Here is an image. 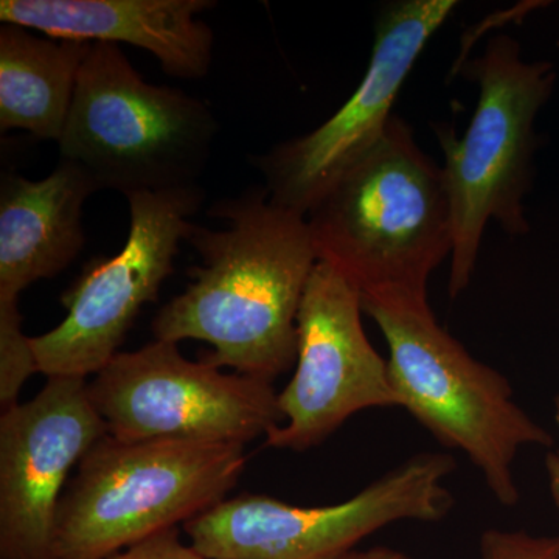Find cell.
<instances>
[{
    "label": "cell",
    "instance_id": "obj_7",
    "mask_svg": "<svg viewBox=\"0 0 559 559\" xmlns=\"http://www.w3.org/2000/svg\"><path fill=\"white\" fill-rule=\"evenodd\" d=\"M455 462L425 452L407 459L345 502L299 507L242 492L182 525L209 559H337L400 521L439 522L454 509L444 485Z\"/></svg>",
    "mask_w": 559,
    "mask_h": 559
},
{
    "label": "cell",
    "instance_id": "obj_17",
    "mask_svg": "<svg viewBox=\"0 0 559 559\" xmlns=\"http://www.w3.org/2000/svg\"><path fill=\"white\" fill-rule=\"evenodd\" d=\"M480 559H559V536L491 528L481 535Z\"/></svg>",
    "mask_w": 559,
    "mask_h": 559
},
{
    "label": "cell",
    "instance_id": "obj_2",
    "mask_svg": "<svg viewBox=\"0 0 559 559\" xmlns=\"http://www.w3.org/2000/svg\"><path fill=\"white\" fill-rule=\"evenodd\" d=\"M307 221L318 261L347 278L362 301L426 304L430 275L454 242L443 167L399 116Z\"/></svg>",
    "mask_w": 559,
    "mask_h": 559
},
{
    "label": "cell",
    "instance_id": "obj_21",
    "mask_svg": "<svg viewBox=\"0 0 559 559\" xmlns=\"http://www.w3.org/2000/svg\"><path fill=\"white\" fill-rule=\"evenodd\" d=\"M555 419H557L559 426V396L557 399V412H555Z\"/></svg>",
    "mask_w": 559,
    "mask_h": 559
},
{
    "label": "cell",
    "instance_id": "obj_6",
    "mask_svg": "<svg viewBox=\"0 0 559 559\" xmlns=\"http://www.w3.org/2000/svg\"><path fill=\"white\" fill-rule=\"evenodd\" d=\"M389 347L401 407L444 447L462 451L503 507L521 492L513 462L522 448L551 447V436L513 400L509 381L441 329L426 304L362 301Z\"/></svg>",
    "mask_w": 559,
    "mask_h": 559
},
{
    "label": "cell",
    "instance_id": "obj_15",
    "mask_svg": "<svg viewBox=\"0 0 559 559\" xmlns=\"http://www.w3.org/2000/svg\"><path fill=\"white\" fill-rule=\"evenodd\" d=\"M86 40L39 38L31 28L0 27V130L60 142Z\"/></svg>",
    "mask_w": 559,
    "mask_h": 559
},
{
    "label": "cell",
    "instance_id": "obj_3",
    "mask_svg": "<svg viewBox=\"0 0 559 559\" xmlns=\"http://www.w3.org/2000/svg\"><path fill=\"white\" fill-rule=\"evenodd\" d=\"M245 444L103 437L62 495L55 559H100L178 528L227 499Z\"/></svg>",
    "mask_w": 559,
    "mask_h": 559
},
{
    "label": "cell",
    "instance_id": "obj_19",
    "mask_svg": "<svg viewBox=\"0 0 559 559\" xmlns=\"http://www.w3.org/2000/svg\"><path fill=\"white\" fill-rule=\"evenodd\" d=\"M337 559H412L403 551L390 547H373L369 550H352Z\"/></svg>",
    "mask_w": 559,
    "mask_h": 559
},
{
    "label": "cell",
    "instance_id": "obj_16",
    "mask_svg": "<svg viewBox=\"0 0 559 559\" xmlns=\"http://www.w3.org/2000/svg\"><path fill=\"white\" fill-rule=\"evenodd\" d=\"M39 373L32 337L22 330L20 300L0 299V406L20 404V393L32 374Z\"/></svg>",
    "mask_w": 559,
    "mask_h": 559
},
{
    "label": "cell",
    "instance_id": "obj_10",
    "mask_svg": "<svg viewBox=\"0 0 559 559\" xmlns=\"http://www.w3.org/2000/svg\"><path fill=\"white\" fill-rule=\"evenodd\" d=\"M454 0H400L381 10L366 75L345 105L314 131L250 156L271 201L307 216L316 202L378 145L401 86Z\"/></svg>",
    "mask_w": 559,
    "mask_h": 559
},
{
    "label": "cell",
    "instance_id": "obj_20",
    "mask_svg": "<svg viewBox=\"0 0 559 559\" xmlns=\"http://www.w3.org/2000/svg\"><path fill=\"white\" fill-rule=\"evenodd\" d=\"M551 499L559 510V450L550 452L546 460Z\"/></svg>",
    "mask_w": 559,
    "mask_h": 559
},
{
    "label": "cell",
    "instance_id": "obj_5",
    "mask_svg": "<svg viewBox=\"0 0 559 559\" xmlns=\"http://www.w3.org/2000/svg\"><path fill=\"white\" fill-rule=\"evenodd\" d=\"M462 72L479 86L473 120L462 139L444 124L436 131L454 223L452 299L468 288L489 221L511 237L530 231L524 197L538 146L535 120L557 80L550 62L522 60L521 44L509 35L489 39L484 55Z\"/></svg>",
    "mask_w": 559,
    "mask_h": 559
},
{
    "label": "cell",
    "instance_id": "obj_11",
    "mask_svg": "<svg viewBox=\"0 0 559 559\" xmlns=\"http://www.w3.org/2000/svg\"><path fill=\"white\" fill-rule=\"evenodd\" d=\"M362 312L359 290L318 261L297 316L296 371L278 393L285 423L267 433L266 447L307 451L360 411L401 407L388 360L366 336Z\"/></svg>",
    "mask_w": 559,
    "mask_h": 559
},
{
    "label": "cell",
    "instance_id": "obj_13",
    "mask_svg": "<svg viewBox=\"0 0 559 559\" xmlns=\"http://www.w3.org/2000/svg\"><path fill=\"white\" fill-rule=\"evenodd\" d=\"M210 0H2V24L55 39L128 44L146 50L167 75L201 80L213 60V31L200 14Z\"/></svg>",
    "mask_w": 559,
    "mask_h": 559
},
{
    "label": "cell",
    "instance_id": "obj_4",
    "mask_svg": "<svg viewBox=\"0 0 559 559\" xmlns=\"http://www.w3.org/2000/svg\"><path fill=\"white\" fill-rule=\"evenodd\" d=\"M218 132L207 103L148 83L119 46L94 43L58 150L98 191L128 197L198 186Z\"/></svg>",
    "mask_w": 559,
    "mask_h": 559
},
{
    "label": "cell",
    "instance_id": "obj_12",
    "mask_svg": "<svg viewBox=\"0 0 559 559\" xmlns=\"http://www.w3.org/2000/svg\"><path fill=\"white\" fill-rule=\"evenodd\" d=\"M109 430L90 381L47 378L0 417V559H55V528L73 466Z\"/></svg>",
    "mask_w": 559,
    "mask_h": 559
},
{
    "label": "cell",
    "instance_id": "obj_9",
    "mask_svg": "<svg viewBox=\"0 0 559 559\" xmlns=\"http://www.w3.org/2000/svg\"><path fill=\"white\" fill-rule=\"evenodd\" d=\"M90 395L109 436L127 441L246 444L285 423L272 382L193 362L167 341L119 353Z\"/></svg>",
    "mask_w": 559,
    "mask_h": 559
},
{
    "label": "cell",
    "instance_id": "obj_14",
    "mask_svg": "<svg viewBox=\"0 0 559 559\" xmlns=\"http://www.w3.org/2000/svg\"><path fill=\"white\" fill-rule=\"evenodd\" d=\"M98 189L72 162L46 178L3 171L0 179V299L68 270L86 245L83 209Z\"/></svg>",
    "mask_w": 559,
    "mask_h": 559
},
{
    "label": "cell",
    "instance_id": "obj_1",
    "mask_svg": "<svg viewBox=\"0 0 559 559\" xmlns=\"http://www.w3.org/2000/svg\"><path fill=\"white\" fill-rule=\"evenodd\" d=\"M226 223H191L186 242L200 253L182 294L154 316V340L207 342L202 362L272 382L297 359V316L316 263L307 216L271 201L264 186L209 210Z\"/></svg>",
    "mask_w": 559,
    "mask_h": 559
},
{
    "label": "cell",
    "instance_id": "obj_8",
    "mask_svg": "<svg viewBox=\"0 0 559 559\" xmlns=\"http://www.w3.org/2000/svg\"><path fill=\"white\" fill-rule=\"evenodd\" d=\"M204 197L200 186L128 194L130 231L123 249L91 260L61 296L66 319L32 337L39 373L87 380L119 355L140 310L157 300L175 271L180 241Z\"/></svg>",
    "mask_w": 559,
    "mask_h": 559
},
{
    "label": "cell",
    "instance_id": "obj_18",
    "mask_svg": "<svg viewBox=\"0 0 559 559\" xmlns=\"http://www.w3.org/2000/svg\"><path fill=\"white\" fill-rule=\"evenodd\" d=\"M100 559H209L202 557L200 551L193 547L187 546L179 538V530L170 528L157 533L128 547V549L117 551L109 557Z\"/></svg>",
    "mask_w": 559,
    "mask_h": 559
}]
</instances>
